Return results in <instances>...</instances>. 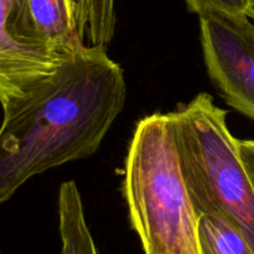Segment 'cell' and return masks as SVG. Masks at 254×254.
<instances>
[{"label":"cell","mask_w":254,"mask_h":254,"mask_svg":"<svg viewBox=\"0 0 254 254\" xmlns=\"http://www.w3.org/2000/svg\"><path fill=\"white\" fill-rule=\"evenodd\" d=\"M26 0H0V106L21 98L56 72L61 57L30 36Z\"/></svg>","instance_id":"obj_5"},{"label":"cell","mask_w":254,"mask_h":254,"mask_svg":"<svg viewBox=\"0 0 254 254\" xmlns=\"http://www.w3.org/2000/svg\"><path fill=\"white\" fill-rule=\"evenodd\" d=\"M181 171L197 213L225 217L254 252V185L227 126V112L207 93L169 113Z\"/></svg>","instance_id":"obj_3"},{"label":"cell","mask_w":254,"mask_h":254,"mask_svg":"<svg viewBox=\"0 0 254 254\" xmlns=\"http://www.w3.org/2000/svg\"><path fill=\"white\" fill-rule=\"evenodd\" d=\"M240 151L254 185V139L240 140Z\"/></svg>","instance_id":"obj_11"},{"label":"cell","mask_w":254,"mask_h":254,"mask_svg":"<svg viewBox=\"0 0 254 254\" xmlns=\"http://www.w3.org/2000/svg\"><path fill=\"white\" fill-rule=\"evenodd\" d=\"M106 49L62 57L52 76L1 107L0 206L34 176L98 150L127 99L123 69Z\"/></svg>","instance_id":"obj_1"},{"label":"cell","mask_w":254,"mask_h":254,"mask_svg":"<svg viewBox=\"0 0 254 254\" xmlns=\"http://www.w3.org/2000/svg\"><path fill=\"white\" fill-rule=\"evenodd\" d=\"M250 1H251V4H252L253 7H254V0H250Z\"/></svg>","instance_id":"obj_12"},{"label":"cell","mask_w":254,"mask_h":254,"mask_svg":"<svg viewBox=\"0 0 254 254\" xmlns=\"http://www.w3.org/2000/svg\"><path fill=\"white\" fill-rule=\"evenodd\" d=\"M253 21H254V17H253Z\"/></svg>","instance_id":"obj_13"},{"label":"cell","mask_w":254,"mask_h":254,"mask_svg":"<svg viewBox=\"0 0 254 254\" xmlns=\"http://www.w3.org/2000/svg\"><path fill=\"white\" fill-rule=\"evenodd\" d=\"M198 17L211 79L232 108L254 121V22L227 14Z\"/></svg>","instance_id":"obj_4"},{"label":"cell","mask_w":254,"mask_h":254,"mask_svg":"<svg viewBox=\"0 0 254 254\" xmlns=\"http://www.w3.org/2000/svg\"><path fill=\"white\" fill-rule=\"evenodd\" d=\"M122 189L144 254H200L198 213L181 171L169 113L138 122Z\"/></svg>","instance_id":"obj_2"},{"label":"cell","mask_w":254,"mask_h":254,"mask_svg":"<svg viewBox=\"0 0 254 254\" xmlns=\"http://www.w3.org/2000/svg\"><path fill=\"white\" fill-rule=\"evenodd\" d=\"M200 254H254L243 233L218 215H198Z\"/></svg>","instance_id":"obj_8"},{"label":"cell","mask_w":254,"mask_h":254,"mask_svg":"<svg viewBox=\"0 0 254 254\" xmlns=\"http://www.w3.org/2000/svg\"><path fill=\"white\" fill-rule=\"evenodd\" d=\"M84 37L92 46L107 47L116 30V0H78Z\"/></svg>","instance_id":"obj_9"},{"label":"cell","mask_w":254,"mask_h":254,"mask_svg":"<svg viewBox=\"0 0 254 254\" xmlns=\"http://www.w3.org/2000/svg\"><path fill=\"white\" fill-rule=\"evenodd\" d=\"M189 9L200 15L227 14L254 17V7L250 0H185Z\"/></svg>","instance_id":"obj_10"},{"label":"cell","mask_w":254,"mask_h":254,"mask_svg":"<svg viewBox=\"0 0 254 254\" xmlns=\"http://www.w3.org/2000/svg\"><path fill=\"white\" fill-rule=\"evenodd\" d=\"M25 20L32 40L61 59L86 46L78 0H26Z\"/></svg>","instance_id":"obj_6"},{"label":"cell","mask_w":254,"mask_h":254,"mask_svg":"<svg viewBox=\"0 0 254 254\" xmlns=\"http://www.w3.org/2000/svg\"><path fill=\"white\" fill-rule=\"evenodd\" d=\"M61 254H98L74 181H66L59 192Z\"/></svg>","instance_id":"obj_7"}]
</instances>
